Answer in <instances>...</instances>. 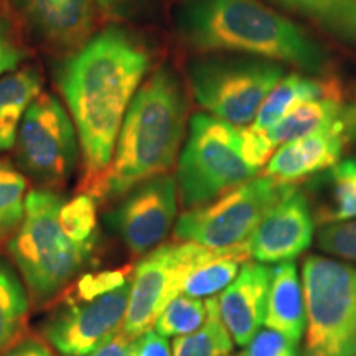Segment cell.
<instances>
[{
	"mask_svg": "<svg viewBox=\"0 0 356 356\" xmlns=\"http://www.w3.org/2000/svg\"><path fill=\"white\" fill-rule=\"evenodd\" d=\"M149 65L145 48L127 32L111 26L81 44L60 71V88L76 127L86 184L95 198Z\"/></svg>",
	"mask_w": 356,
	"mask_h": 356,
	"instance_id": "obj_1",
	"label": "cell"
},
{
	"mask_svg": "<svg viewBox=\"0 0 356 356\" xmlns=\"http://www.w3.org/2000/svg\"><path fill=\"white\" fill-rule=\"evenodd\" d=\"M181 40L204 53L228 51L322 74L327 50L307 30L259 0H181Z\"/></svg>",
	"mask_w": 356,
	"mask_h": 356,
	"instance_id": "obj_2",
	"label": "cell"
},
{
	"mask_svg": "<svg viewBox=\"0 0 356 356\" xmlns=\"http://www.w3.org/2000/svg\"><path fill=\"white\" fill-rule=\"evenodd\" d=\"M185 124L181 84L173 71L160 68L140 84L129 106L97 197L122 198L142 181L168 173L180 154Z\"/></svg>",
	"mask_w": 356,
	"mask_h": 356,
	"instance_id": "obj_3",
	"label": "cell"
},
{
	"mask_svg": "<svg viewBox=\"0 0 356 356\" xmlns=\"http://www.w3.org/2000/svg\"><path fill=\"white\" fill-rule=\"evenodd\" d=\"M63 198L51 190H32L25 216L8 241V251L25 279L35 304H47L76 277L95 249L79 246L60 225Z\"/></svg>",
	"mask_w": 356,
	"mask_h": 356,
	"instance_id": "obj_4",
	"label": "cell"
},
{
	"mask_svg": "<svg viewBox=\"0 0 356 356\" xmlns=\"http://www.w3.org/2000/svg\"><path fill=\"white\" fill-rule=\"evenodd\" d=\"M259 175L244 154L243 127L208 113L193 114L178 155V198L185 210L203 207Z\"/></svg>",
	"mask_w": 356,
	"mask_h": 356,
	"instance_id": "obj_5",
	"label": "cell"
},
{
	"mask_svg": "<svg viewBox=\"0 0 356 356\" xmlns=\"http://www.w3.org/2000/svg\"><path fill=\"white\" fill-rule=\"evenodd\" d=\"M305 356H356V267L312 254L302 266Z\"/></svg>",
	"mask_w": 356,
	"mask_h": 356,
	"instance_id": "obj_6",
	"label": "cell"
},
{
	"mask_svg": "<svg viewBox=\"0 0 356 356\" xmlns=\"http://www.w3.org/2000/svg\"><path fill=\"white\" fill-rule=\"evenodd\" d=\"M282 65L252 56H208L190 65L188 81L193 97L208 114L246 127L280 79Z\"/></svg>",
	"mask_w": 356,
	"mask_h": 356,
	"instance_id": "obj_7",
	"label": "cell"
},
{
	"mask_svg": "<svg viewBox=\"0 0 356 356\" xmlns=\"http://www.w3.org/2000/svg\"><path fill=\"white\" fill-rule=\"evenodd\" d=\"M296 186L282 185L267 175H257L203 207L185 210L177 218V241L229 251L241 248L261 221Z\"/></svg>",
	"mask_w": 356,
	"mask_h": 356,
	"instance_id": "obj_8",
	"label": "cell"
},
{
	"mask_svg": "<svg viewBox=\"0 0 356 356\" xmlns=\"http://www.w3.org/2000/svg\"><path fill=\"white\" fill-rule=\"evenodd\" d=\"M218 252L197 243L175 239L144 254L132 270L122 335L134 341L142 333L152 330L163 309L184 291L191 270Z\"/></svg>",
	"mask_w": 356,
	"mask_h": 356,
	"instance_id": "obj_9",
	"label": "cell"
},
{
	"mask_svg": "<svg viewBox=\"0 0 356 356\" xmlns=\"http://www.w3.org/2000/svg\"><path fill=\"white\" fill-rule=\"evenodd\" d=\"M78 150L71 115L55 96L40 95L26 109L17 134L20 165L44 185L63 184L74 172Z\"/></svg>",
	"mask_w": 356,
	"mask_h": 356,
	"instance_id": "obj_10",
	"label": "cell"
},
{
	"mask_svg": "<svg viewBox=\"0 0 356 356\" xmlns=\"http://www.w3.org/2000/svg\"><path fill=\"white\" fill-rule=\"evenodd\" d=\"M131 279L96 297L68 293L65 304L43 320L42 335L63 356H83L122 328L126 320Z\"/></svg>",
	"mask_w": 356,
	"mask_h": 356,
	"instance_id": "obj_11",
	"label": "cell"
},
{
	"mask_svg": "<svg viewBox=\"0 0 356 356\" xmlns=\"http://www.w3.org/2000/svg\"><path fill=\"white\" fill-rule=\"evenodd\" d=\"M177 208V180L170 173H163L134 186L106 220L132 254L144 256L170 233Z\"/></svg>",
	"mask_w": 356,
	"mask_h": 356,
	"instance_id": "obj_12",
	"label": "cell"
},
{
	"mask_svg": "<svg viewBox=\"0 0 356 356\" xmlns=\"http://www.w3.org/2000/svg\"><path fill=\"white\" fill-rule=\"evenodd\" d=\"M315 218L304 191L293 188L267 213L246 241L249 257L262 264L293 261L312 246Z\"/></svg>",
	"mask_w": 356,
	"mask_h": 356,
	"instance_id": "obj_13",
	"label": "cell"
},
{
	"mask_svg": "<svg viewBox=\"0 0 356 356\" xmlns=\"http://www.w3.org/2000/svg\"><path fill=\"white\" fill-rule=\"evenodd\" d=\"M351 118L338 119L330 126L280 145L267 160L264 175L282 185L297 186L315 173L330 170L340 162L350 140Z\"/></svg>",
	"mask_w": 356,
	"mask_h": 356,
	"instance_id": "obj_14",
	"label": "cell"
},
{
	"mask_svg": "<svg viewBox=\"0 0 356 356\" xmlns=\"http://www.w3.org/2000/svg\"><path fill=\"white\" fill-rule=\"evenodd\" d=\"M273 266L246 261L238 277L218 296L221 320L234 345L246 346L264 325Z\"/></svg>",
	"mask_w": 356,
	"mask_h": 356,
	"instance_id": "obj_15",
	"label": "cell"
},
{
	"mask_svg": "<svg viewBox=\"0 0 356 356\" xmlns=\"http://www.w3.org/2000/svg\"><path fill=\"white\" fill-rule=\"evenodd\" d=\"M35 33L61 48L81 47L95 24L92 0H15Z\"/></svg>",
	"mask_w": 356,
	"mask_h": 356,
	"instance_id": "obj_16",
	"label": "cell"
},
{
	"mask_svg": "<svg viewBox=\"0 0 356 356\" xmlns=\"http://www.w3.org/2000/svg\"><path fill=\"white\" fill-rule=\"evenodd\" d=\"M264 327L299 345L305 333L304 286L296 261L273 267Z\"/></svg>",
	"mask_w": 356,
	"mask_h": 356,
	"instance_id": "obj_17",
	"label": "cell"
},
{
	"mask_svg": "<svg viewBox=\"0 0 356 356\" xmlns=\"http://www.w3.org/2000/svg\"><path fill=\"white\" fill-rule=\"evenodd\" d=\"M333 95H340V91L332 81L304 76L300 73L286 74L262 102L249 129L254 132H267L299 106Z\"/></svg>",
	"mask_w": 356,
	"mask_h": 356,
	"instance_id": "obj_18",
	"label": "cell"
},
{
	"mask_svg": "<svg viewBox=\"0 0 356 356\" xmlns=\"http://www.w3.org/2000/svg\"><path fill=\"white\" fill-rule=\"evenodd\" d=\"M346 114L348 113H346L340 95L327 96L299 106L287 115H284L269 131L261 134L264 136L270 150L275 152L280 145L317 132L320 129L330 126L338 119L345 118Z\"/></svg>",
	"mask_w": 356,
	"mask_h": 356,
	"instance_id": "obj_19",
	"label": "cell"
},
{
	"mask_svg": "<svg viewBox=\"0 0 356 356\" xmlns=\"http://www.w3.org/2000/svg\"><path fill=\"white\" fill-rule=\"evenodd\" d=\"M42 95V78L33 68L0 78V152L12 149L29 106Z\"/></svg>",
	"mask_w": 356,
	"mask_h": 356,
	"instance_id": "obj_20",
	"label": "cell"
},
{
	"mask_svg": "<svg viewBox=\"0 0 356 356\" xmlns=\"http://www.w3.org/2000/svg\"><path fill=\"white\" fill-rule=\"evenodd\" d=\"M341 42L356 44V0H273Z\"/></svg>",
	"mask_w": 356,
	"mask_h": 356,
	"instance_id": "obj_21",
	"label": "cell"
},
{
	"mask_svg": "<svg viewBox=\"0 0 356 356\" xmlns=\"http://www.w3.org/2000/svg\"><path fill=\"white\" fill-rule=\"evenodd\" d=\"M246 261H251L246 244L241 248L229 249V251H220L211 259L204 261L203 264L191 270L185 280L181 293L195 297V299L220 296L221 291H225L238 277Z\"/></svg>",
	"mask_w": 356,
	"mask_h": 356,
	"instance_id": "obj_22",
	"label": "cell"
},
{
	"mask_svg": "<svg viewBox=\"0 0 356 356\" xmlns=\"http://www.w3.org/2000/svg\"><path fill=\"white\" fill-rule=\"evenodd\" d=\"M29 307L24 282L15 269L0 257V353L20 340Z\"/></svg>",
	"mask_w": 356,
	"mask_h": 356,
	"instance_id": "obj_23",
	"label": "cell"
},
{
	"mask_svg": "<svg viewBox=\"0 0 356 356\" xmlns=\"http://www.w3.org/2000/svg\"><path fill=\"white\" fill-rule=\"evenodd\" d=\"M208 315L198 330L173 338V356H228L234 348V340L221 320L218 296L207 299Z\"/></svg>",
	"mask_w": 356,
	"mask_h": 356,
	"instance_id": "obj_24",
	"label": "cell"
},
{
	"mask_svg": "<svg viewBox=\"0 0 356 356\" xmlns=\"http://www.w3.org/2000/svg\"><path fill=\"white\" fill-rule=\"evenodd\" d=\"M330 202L314 211L320 226L356 218V157L340 160L328 173Z\"/></svg>",
	"mask_w": 356,
	"mask_h": 356,
	"instance_id": "obj_25",
	"label": "cell"
},
{
	"mask_svg": "<svg viewBox=\"0 0 356 356\" xmlns=\"http://www.w3.org/2000/svg\"><path fill=\"white\" fill-rule=\"evenodd\" d=\"M26 180L8 160H0V243L20 228L25 216Z\"/></svg>",
	"mask_w": 356,
	"mask_h": 356,
	"instance_id": "obj_26",
	"label": "cell"
},
{
	"mask_svg": "<svg viewBox=\"0 0 356 356\" xmlns=\"http://www.w3.org/2000/svg\"><path fill=\"white\" fill-rule=\"evenodd\" d=\"M207 315V299H195L180 293L159 315L154 330L165 338L188 335L202 327Z\"/></svg>",
	"mask_w": 356,
	"mask_h": 356,
	"instance_id": "obj_27",
	"label": "cell"
},
{
	"mask_svg": "<svg viewBox=\"0 0 356 356\" xmlns=\"http://www.w3.org/2000/svg\"><path fill=\"white\" fill-rule=\"evenodd\" d=\"M60 225L70 239L79 246L96 248L97 243V211L92 195H76L63 202L60 208Z\"/></svg>",
	"mask_w": 356,
	"mask_h": 356,
	"instance_id": "obj_28",
	"label": "cell"
},
{
	"mask_svg": "<svg viewBox=\"0 0 356 356\" xmlns=\"http://www.w3.org/2000/svg\"><path fill=\"white\" fill-rule=\"evenodd\" d=\"M318 248L340 261L356 262V218L325 225L318 231Z\"/></svg>",
	"mask_w": 356,
	"mask_h": 356,
	"instance_id": "obj_29",
	"label": "cell"
},
{
	"mask_svg": "<svg viewBox=\"0 0 356 356\" xmlns=\"http://www.w3.org/2000/svg\"><path fill=\"white\" fill-rule=\"evenodd\" d=\"M244 348V356H300L299 345L269 328H261Z\"/></svg>",
	"mask_w": 356,
	"mask_h": 356,
	"instance_id": "obj_30",
	"label": "cell"
},
{
	"mask_svg": "<svg viewBox=\"0 0 356 356\" xmlns=\"http://www.w3.org/2000/svg\"><path fill=\"white\" fill-rule=\"evenodd\" d=\"M131 269H119V270H104V273L86 274L74 284L73 289L68 293L78 297H96L101 293H106L113 289L119 287L121 284L127 282Z\"/></svg>",
	"mask_w": 356,
	"mask_h": 356,
	"instance_id": "obj_31",
	"label": "cell"
},
{
	"mask_svg": "<svg viewBox=\"0 0 356 356\" xmlns=\"http://www.w3.org/2000/svg\"><path fill=\"white\" fill-rule=\"evenodd\" d=\"M132 356H173L165 337L154 330L142 333L132 341Z\"/></svg>",
	"mask_w": 356,
	"mask_h": 356,
	"instance_id": "obj_32",
	"label": "cell"
},
{
	"mask_svg": "<svg viewBox=\"0 0 356 356\" xmlns=\"http://www.w3.org/2000/svg\"><path fill=\"white\" fill-rule=\"evenodd\" d=\"M24 58V50L3 30H0V76L12 73Z\"/></svg>",
	"mask_w": 356,
	"mask_h": 356,
	"instance_id": "obj_33",
	"label": "cell"
},
{
	"mask_svg": "<svg viewBox=\"0 0 356 356\" xmlns=\"http://www.w3.org/2000/svg\"><path fill=\"white\" fill-rule=\"evenodd\" d=\"M83 356H132V340L124 337L119 330L114 335L106 338L91 353Z\"/></svg>",
	"mask_w": 356,
	"mask_h": 356,
	"instance_id": "obj_34",
	"label": "cell"
},
{
	"mask_svg": "<svg viewBox=\"0 0 356 356\" xmlns=\"http://www.w3.org/2000/svg\"><path fill=\"white\" fill-rule=\"evenodd\" d=\"M3 356H53V351L38 338H25L12 345Z\"/></svg>",
	"mask_w": 356,
	"mask_h": 356,
	"instance_id": "obj_35",
	"label": "cell"
},
{
	"mask_svg": "<svg viewBox=\"0 0 356 356\" xmlns=\"http://www.w3.org/2000/svg\"><path fill=\"white\" fill-rule=\"evenodd\" d=\"M96 2L101 10L108 13H118L119 8H121L124 3H127V0H96Z\"/></svg>",
	"mask_w": 356,
	"mask_h": 356,
	"instance_id": "obj_36",
	"label": "cell"
},
{
	"mask_svg": "<svg viewBox=\"0 0 356 356\" xmlns=\"http://www.w3.org/2000/svg\"><path fill=\"white\" fill-rule=\"evenodd\" d=\"M228 356H244V355H228Z\"/></svg>",
	"mask_w": 356,
	"mask_h": 356,
	"instance_id": "obj_37",
	"label": "cell"
}]
</instances>
